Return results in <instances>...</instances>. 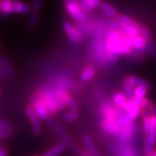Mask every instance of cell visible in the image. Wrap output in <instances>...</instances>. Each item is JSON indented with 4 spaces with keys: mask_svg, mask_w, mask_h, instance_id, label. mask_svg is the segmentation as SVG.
I'll return each instance as SVG.
<instances>
[{
    "mask_svg": "<svg viewBox=\"0 0 156 156\" xmlns=\"http://www.w3.org/2000/svg\"><path fill=\"white\" fill-rule=\"evenodd\" d=\"M107 28L108 30H112L121 31L122 25L120 24V23L118 22L116 19H110L107 23Z\"/></svg>",
    "mask_w": 156,
    "mask_h": 156,
    "instance_id": "cell-28",
    "label": "cell"
},
{
    "mask_svg": "<svg viewBox=\"0 0 156 156\" xmlns=\"http://www.w3.org/2000/svg\"><path fill=\"white\" fill-rule=\"evenodd\" d=\"M31 105L33 107L34 110L38 115L40 120H47L49 118L50 113L48 111L44 103L41 101L37 95H33L31 97Z\"/></svg>",
    "mask_w": 156,
    "mask_h": 156,
    "instance_id": "cell-8",
    "label": "cell"
},
{
    "mask_svg": "<svg viewBox=\"0 0 156 156\" xmlns=\"http://www.w3.org/2000/svg\"><path fill=\"white\" fill-rule=\"evenodd\" d=\"M8 154V150L5 147H0V156H7Z\"/></svg>",
    "mask_w": 156,
    "mask_h": 156,
    "instance_id": "cell-34",
    "label": "cell"
},
{
    "mask_svg": "<svg viewBox=\"0 0 156 156\" xmlns=\"http://www.w3.org/2000/svg\"><path fill=\"white\" fill-rule=\"evenodd\" d=\"M78 112L76 109H70L63 115V120L66 122H74L78 118Z\"/></svg>",
    "mask_w": 156,
    "mask_h": 156,
    "instance_id": "cell-26",
    "label": "cell"
},
{
    "mask_svg": "<svg viewBox=\"0 0 156 156\" xmlns=\"http://www.w3.org/2000/svg\"><path fill=\"white\" fill-rule=\"evenodd\" d=\"M95 73H96V69H95V66L93 65H88L84 68L83 70L81 73V80L86 83L89 82L91 79H93V77L95 76Z\"/></svg>",
    "mask_w": 156,
    "mask_h": 156,
    "instance_id": "cell-19",
    "label": "cell"
},
{
    "mask_svg": "<svg viewBox=\"0 0 156 156\" xmlns=\"http://www.w3.org/2000/svg\"><path fill=\"white\" fill-rule=\"evenodd\" d=\"M62 25V29H63L64 32L67 35L68 38L71 42H73L74 44L82 43L83 35L82 34L78 26L75 25L74 23H72L69 20H63Z\"/></svg>",
    "mask_w": 156,
    "mask_h": 156,
    "instance_id": "cell-5",
    "label": "cell"
},
{
    "mask_svg": "<svg viewBox=\"0 0 156 156\" xmlns=\"http://www.w3.org/2000/svg\"><path fill=\"white\" fill-rule=\"evenodd\" d=\"M66 147H67V146L65 143L59 142L55 146H53L48 151H46L43 154V156H59L66 150Z\"/></svg>",
    "mask_w": 156,
    "mask_h": 156,
    "instance_id": "cell-18",
    "label": "cell"
},
{
    "mask_svg": "<svg viewBox=\"0 0 156 156\" xmlns=\"http://www.w3.org/2000/svg\"><path fill=\"white\" fill-rule=\"evenodd\" d=\"M25 113L28 117L29 122L31 125L32 131L35 134H39L41 133V124H40V119L37 113L34 110L32 105H28L25 108Z\"/></svg>",
    "mask_w": 156,
    "mask_h": 156,
    "instance_id": "cell-9",
    "label": "cell"
},
{
    "mask_svg": "<svg viewBox=\"0 0 156 156\" xmlns=\"http://www.w3.org/2000/svg\"><path fill=\"white\" fill-rule=\"evenodd\" d=\"M55 91H56V95L58 97V99L61 101L65 106L69 108L70 109H76L77 108L76 101L73 99V97L69 94L68 91L64 90V89H59V88H56Z\"/></svg>",
    "mask_w": 156,
    "mask_h": 156,
    "instance_id": "cell-11",
    "label": "cell"
},
{
    "mask_svg": "<svg viewBox=\"0 0 156 156\" xmlns=\"http://www.w3.org/2000/svg\"><path fill=\"white\" fill-rule=\"evenodd\" d=\"M36 95L44 103L50 115H56L58 110H62L65 107L56 96L55 89L53 90L49 87H44L39 89Z\"/></svg>",
    "mask_w": 156,
    "mask_h": 156,
    "instance_id": "cell-1",
    "label": "cell"
},
{
    "mask_svg": "<svg viewBox=\"0 0 156 156\" xmlns=\"http://www.w3.org/2000/svg\"><path fill=\"white\" fill-rule=\"evenodd\" d=\"M101 128L108 134H117L121 130V126L117 120H103L101 122Z\"/></svg>",
    "mask_w": 156,
    "mask_h": 156,
    "instance_id": "cell-12",
    "label": "cell"
},
{
    "mask_svg": "<svg viewBox=\"0 0 156 156\" xmlns=\"http://www.w3.org/2000/svg\"><path fill=\"white\" fill-rule=\"evenodd\" d=\"M145 156H156V149H154V150L153 151L152 153H150V154H146Z\"/></svg>",
    "mask_w": 156,
    "mask_h": 156,
    "instance_id": "cell-37",
    "label": "cell"
},
{
    "mask_svg": "<svg viewBox=\"0 0 156 156\" xmlns=\"http://www.w3.org/2000/svg\"><path fill=\"white\" fill-rule=\"evenodd\" d=\"M127 101L128 99H127L125 94L122 93V92H117L113 96V103L117 108H122Z\"/></svg>",
    "mask_w": 156,
    "mask_h": 156,
    "instance_id": "cell-21",
    "label": "cell"
},
{
    "mask_svg": "<svg viewBox=\"0 0 156 156\" xmlns=\"http://www.w3.org/2000/svg\"><path fill=\"white\" fill-rule=\"evenodd\" d=\"M0 11L5 14L13 12V1L11 0H0Z\"/></svg>",
    "mask_w": 156,
    "mask_h": 156,
    "instance_id": "cell-24",
    "label": "cell"
},
{
    "mask_svg": "<svg viewBox=\"0 0 156 156\" xmlns=\"http://www.w3.org/2000/svg\"><path fill=\"white\" fill-rule=\"evenodd\" d=\"M5 76V73H4L3 68H2V65H1V62H0V80L4 79Z\"/></svg>",
    "mask_w": 156,
    "mask_h": 156,
    "instance_id": "cell-36",
    "label": "cell"
},
{
    "mask_svg": "<svg viewBox=\"0 0 156 156\" xmlns=\"http://www.w3.org/2000/svg\"><path fill=\"white\" fill-rule=\"evenodd\" d=\"M131 48L141 54L147 52V42L140 35L134 37H131Z\"/></svg>",
    "mask_w": 156,
    "mask_h": 156,
    "instance_id": "cell-13",
    "label": "cell"
},
{
    "mask_svg": "<svg viewBox=\"0 0 156 156\" xmlns=\"http://www.w3.org/2000/svg\"><path fill=\"white\" fill-rule=\"evenodd\" d=\"M82 142L83 144L84 147L86 148L87 153H89L91 156H101L98 153V151L95 147V144L93 142L92 139L90 138L88 134H83L82 136Z\"/></svg>",
    "mask_w": 156,
    "mask_h": 156,
    "instance_id": "cell-16",
    "label": "cell"
},
{
    "mask_svg": "<svg viewBox=\"0 0 156 156\" xmlns=\"http://www.w3.org/2000/svg\"><path fill=\"white\" fill-rule=\"evenodd\" d=\"M64 6L68 15L77 24L87 20L86 12L82 9L76 0H65Z\"/></svg>",
    "mask_w": 156,
    "mask_h": 156,
    "instance_id": "cell-3",
    "label": "cell"
},
{
    "mask_svg": "<svg viewBox=\"0 0 156 156\" xmlns=\"http://www.w3.org/2000/svg\"><path fill=\"white\" fill-rule=\"evenodd\" d=\"M42 8V1L41 0H33L31 5V10L33 12H38Z\"/></svg>",
    "mask_w": 156,
    "mask_h": 156,
    "instance_id": "cell-32",
    "label": "cell"
},
{
    "mask_svg": "<svg viewBox=\"0 0 156 156\" xmlns=\"http://www.w3.org/2000/svg\"><path fill=\"white\" fill-rule=\"evenodd\" d=\"M50 125L52 126V128H54V130L57 133V134L61 137L62 140V142L65 143L68 147H69L74 153L77 154L79 156L81 155V154H82L83 151L80 150L77 146L73 142L72 140L70 139L69 136L66 134V132L63 130V128H62L61 126H59V125H58L55 121H53V120H50Z\"/></svg>",
    "mask_w": 156,
    "mask_h": 156,
    "instance_id": "cell-6",
    "label": "cell"
},
{
    "mask_svg": "<svg viewBox=\"0 0 156 156\" xmlns=\"http://www.w3.org/2000/svg\"><path fill=\"white\" fill-rule=\"evenodd\" d=\"M149 113H150V115H156V106L155 105H153V106L151 107L150 108H149Z\"/></svg>",
    "mask_w": 156,
    "mask_h": 156,
    "instance_id": "cell-35",
    "label": "cell"
},
{
    "mask_svg": "<svg viewBox=\"0 0 156 156\" xmlns=\"http://www.w3.org/2000/svg\"><path fill=\"white\" fill-rule=\"evenodd\" d=\"M117 156H137V154L134 147H129L127 144H122V147L120 148Z\"/></svg>",
    "mask_w": 156,
    "mask_h": 156,
    "instance_id": "cell-22",
    "label": "cell"
},
{
    "mask_svg": "<svg viewBox=\"0 0 156 156\" xmlns=\"http://www.w3.org/2000/svg\"><path fill=\"white\" fill-rule=\"evenodd\" d=\"M37 22H38V14L37 12H33L29 17L28 26L30 28H34L37 25Z\"/></svg>",
    "mask_w": 156,
    "mask_h": 156,
    "instance_id": "cell-29",
    "label": "cell"
},
{
    "mask_svg": "<svg viewBox=\"0 0 156 156\" xmlns=\"http://www.w3.org/2000/svg\"><path fill=\"white\" fill-rule=\"evenodd\" d=\"M147 90L144 87H140V86H137L134 88V97H138V98H146L147 96Z\"/></svg>",
    "mask_w": 156,
    "mask_h": 156,
    "instance_id": "cell-27",
    "label": "cell"
},
{
    "mask_svg": "<svg viewBox=\"0 0 156 156\" xmlns=\"http://www.w3.org/2000/svg\"><path fill=\"white\" fill-rule=\"evenodd\" d=\"M80 156H91L89 154V153H85V152H82V154H81V155Z\"/></svg>",
    "mask_w": 156,
    "mask_h": 156,
    "instance_id": "cell-38",
    "label": "cell"
},
{
    "mask_svg": "<svg viewBox=\"0 0 156 156\" xmlns=\"http://www.w3.org/2000/svg\"><path fill=\"white\" fill-rule=\"evenodd\" d=\"M140 115H142V109L138 107L135 109H134L133 111L125 112L122 116H120L117 119V122L120 124L121 127H122V126H125V125L134 122V121Z\"/></svg>",
    "mask_w": 156,
    "mask_h": 156,
    "instance_id": "cell-10",
    "label": "cell"
},
{
    "mask_svg": "<svg viewBox=\"0 0 156 156\" xmlns=\"http://www.w3.org/2000/svg\"><path fill=\"white\" fill-rule=\"evenodd\" d=\"M100 8L101 11L106 15L107 17H108L111 19H116L117 17L119 16V13L116 9L108 2L102 1L101 4Z\"/></svg>",
    "mask_w": 156,
    "mask_h": 156,
    "instance_id": "cell-17",
    "label": "cell"
},
{
    "mask_svg": "<svg viewBox=\"0 0 156 156\" xmlns=\"http://www.w3.org/2000/svg\"><path fill=\"white\" fill-rule=\"evenodd\" d=\"M116 20L122 25L121 32H122L130 37L140 36V24H139L134 19L126 15L121 14L117 17Z\"/></svg>",
    "mask_w": 156,
    "mask_h": 156,
    "instance_id": "cell-2",
    "label": "cell"
},
{
    "mask_svg": "<svg viewBox=\"0 0 156 156\" xmlns=\"http://www.w3.org/2000/svg\"><path fill=\"white\" fill-rule=\"evenodd\" d=\"M140 35L145 39V41L147 42V46L150 44L154 43L153 40V37L151 34L149 29L147 28L146 25H140Z\"/></svg>",
    "mask_w": 156,
    "mask_h": 156,
    "instance_id": "cell-23",
    "label": "cell"
},
{
    "mask_svg": "<svg viewBox=\"0 0 156 156\" xmlns=\"http://www.w3.org/2000/svg\"><path fill=\"white\" fill-rule=\"evenodd\" d=\"M0 62H1V65L3 68V70L4 73L5 75V76L10 80H12L15 78V71H14V69L11 65V61L9 60V58L7 56H2L0 58Z\"/></svg>",
    "mask_w": 156,
    "mask_h": 156,
    "instance_id": "cell-14",
    "label": "cell"
},
{
    "mask_svg": "<svg viewBox=\"0 0 156 156\" xmlns=\"http://www.w3.org/2000/svg\"><path fill=\"white\" fill-rule=\"evenodd\" d=\"M14 128V126L11 123L0 120V130H7V131H11Z\"/></svg>",
    "mask_w": 156,
    "mask_h": 156,
    "instance_id": "cell-31",
    "label": "cell"
},
{
    "mask_svg": "<svg viewBox=\"0 0 156 156\" xmlns=\"http://www.w3.org/2000/svg\"><path fill=\"white\" fill-rule=\"evenodd\" d=\"M136 108H138V107L136 106V104L133 101V100H128L126 101V103L123 105L122 109L125 112H130L133 111Z\"/></svg>",
    "mask_w": 156,
    "mask_h": 156,
    "instance_id": "cell-30",
    "label": "cell"
},
{
    "mask_svg": "<svg viewBox=\"0 0 156 156\" xmlns=\"http://www.w3.org/2000/svg\"><path fill=\"white\" fill-rule=\"evenodd\" d=\"M31 7L29 5L23 3L20 1H14L13 2V12L15 13H29L30 11Z\"/></svg>",
    "mask_w": 156,
    "mask_h": 156,
    "instance_id": "cell-20",
    "label": "cell"
},
{
    "mask_svg": "<svg viewBox=\"0 0 156 156\" xmlns=\"http://www.w3.org/2000/svg\"><path fill=\"white\" fill-rule=\"evenodd\" d=\"M132 79H133V82L135 87L140 86V87H144L147 89H149L151 88V85L149 83V82H147V80L143 79V78L138 77V76H132Z\"/></svg>",
    "mask_w": 156,
    "mask_h": 156,
    "instance_id": "cell-25",
    "label": "cell"
},
{
    "mask_svg": "<svg viewBox=\"0 0 156 156\" xmlns=\"http://www.w3.org/2000/svg\"><path fill=\"white\" fill-rule=\"evenodd\" d=\"M76 1L86 13H89L93 10L100 7L102 2L101 0H76Z\"/></svg>",
    "mask_w": 156,
    "mask_h": 156,
    "instance_id": "cell-15",
    "label": "cell"
},
{
    "mask_svg": "<svg viewBox=\"0 0 156 156\" xmlns=\"http://www.w3.org/2000/svg\"><path fill=\"white\" fill-rule=\"evenodd\" d=\"M11 132L7 130H0V139H7L11 137Z\"/></svg>",
    "mask_w": 156,
    "mask_h": 156,
    "instance_id": "cell-33",
    "label": "cell"
},
{
    "mask_svg": "<svg viewBox=\"0 0 156 156\" xmlns=\"http://www.w3.org/2000/svg\"><path fill=\"white\" fill-rule=\"evenodd\" d=\"M106 48L112 53H115L119 56H130L134 50L128 47L122 41H115L106 38Z\"/></svg>",
    "mask_w": 156,
    "mask_h": 156,
    "instance_id": "cell-4",
    "label": "cell"
},
{
    "mask_svg": "<svg viewBox=\"0 0 156 156\" xmlns=\"http://www.w3.org/2000/svg\"><path fill=\"white\" fill-rule=\"evenodd\" d=\"M135 131H136L135 123H130L128 125L122 126L116 135L119 140L122 142V144H128V142L133 139Z\"/></svg>",
    "mask_w": 156,
    "mask_h": 156,
    "instance_id": "cell-7",
    "label": "cell"
}]
</instances>
